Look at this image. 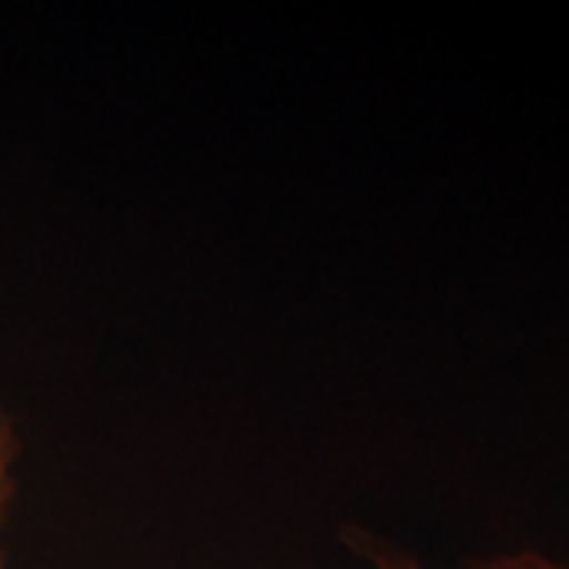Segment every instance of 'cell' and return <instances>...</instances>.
<instances>
[{
    "label": "cell",
    "instance_id": "obj_1",
    "mask_svg": "<svg viewBox=\"0 0 569 569\" xmlns=\"http://www.w3.org/2000/svg\"><path fill=\"white\" fill-rule=\"evenodd\" d=\"M342 545L367 569H569L567 560L538 548L475 553V557L456 560V563H447V567H433L418 550L406 548V545L392 541L380 531L361 529V526H351V529L342 531Z\"/></svg>",
    "mask_w": 569,
    "mask_h": 569
},
{
    "label": "cell",
    "instance_id": "obj_2",
    "mask_svg": "<svg viewBox=\"0 0 569 569\" xmlns=\"http://www.w3.org/2000/svg\"><path fill=\"white\" fill-rule=\"evenodd\" d=\"M20 425H17L10 408L0 406V569H13V563H10V526H13V509L20 500Z\"/></svg>",
    "mask_w": 569,
    "mask_h": 569
}]
</instances>
